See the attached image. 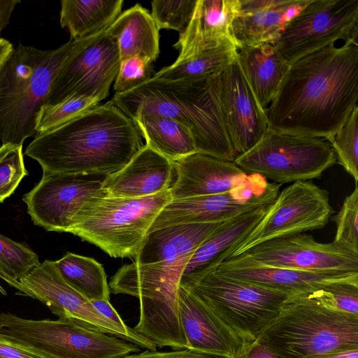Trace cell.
Listing matches in <instances>:
<instances>
[{
	"label": "cell",
	"instance_id": "6da1fadb",
	"mask_svg": "<svg viewBox=\"0 0 358 358\" xmlns=\"http://www.w3.org/2000/svg\"><path fill=\"white\" fill-rule=\"evenodd\" d=\"M357 101L358 44L330 45L290 64L265 110L268 129L329 142Z\"/></svg>",
	"mask_w": 358,
	"mask_h": 358
},
{
	"label": "cell",
	"instance_id": "7a4b0ae2",
	"mask_svg": "<svg viewBox=\"0 0 358 358\" xmlns=\"http://www.w3.org/2000/svg\"><path fill=\"white\" fill-rule=\"evenodd\" d=\"M143 145L134 121L109 101L36 135L24 155L43 173L108 176L127 165Z\"/></svg>",
	"mask_w": 358,
	"mask_h": 358
},
{
	"label": "cell",
	"instance_id": "3957f363",
	"mask_svg": "<svg viewBox=\"0 0 358 358\" xmlns=\"http://www.w3.org/2000/svg\"><path fill=\"white\" fill-rule=\"evenodd\" d=\"M105 31L70 39L54 50H43L21 44L13 49L0 67L2 145H23L27 138L37 134V115L46 103L58 72L71 57Z\"/></svg>",
	"mask_w": 358,
	"mask_h": 358
},
{
	"label": "cell",
	"instance_id": "277c9868",
	"mask_svg": "<svg viewBox=\"0 0 358 358\" xmlns=\"http://www.w3.org/2000/svg\"><path fill=\"white\" fill-rule=\"evenodd\" d=\"M256 341L280 358H320L358 349V315L334 310L310 294L294 296Z\"/></svg>",
	"mask_w": 358,
	"mask_h": 358
},
{
	"label": "cell",
	"instance_id": "5b68a950",
	"mask_svg": "<svg viewBox=\"0 0 358 358\" xmlns=\"http://www.w3.org/2000/svg\"><path fill=\"white\" fill-rule=\"evenodd\" d=\"M171 200L169 189L141 198L95 196L74 215L66 233L111 257L134 258L154 220Z\"/></svg>",
	"mask_w": 358,
	"mask_h": 358
},
{
	"label": "cell",
	"instance_id": "8992f818",
	"mask_svg": "<svg viewBox=\"0 0 358 358\" xmlns=\"http://www.w3.org/2000/svg\"><path fill=\"white\" fill-rule=\"evenodd\" d=\"M0 341L45 358H122L139 351L73 318L35 320L5 313H0Z\"/></svg>",
	"mask_w": 358,
	"mask_h": 358
},
{
	"label": "cell",
	"instance_id": "52a82bcc",
	"mask_svg": "<svg viewBox=\"0 0 358 358\" xmlns=\"http://www.w3.org/2000/svg\"><path fill=\"white\" fill-rule=\"evenodd\" d=\"M245 173H257L278 184L319 178L336 163L324 138L267 129L261 140L233 162Z\"/></svg>",
	"mask_w": 358,
	"mask_h": 358
},
{
	"label": "cell",
	"instance_id": "ba28073f",
	"mask_svg": "<svg viewBox=\"0 0 358 358\" xmlns=\"http://www.w3.org/2000/svg\"><path fill=\"white\" fill-rule=\"evenodd\" d=\"M246 344L278 314L292 295L228 278L213 271L189 288Z\"/></svg>",
	"mask_w": 358,
	"mask_h": 358
},
{
	"label": "cell",
	"instance_id": "9c48e42d",
	"mask_svg": "<svg viewBox=\"0 0 358 358\" xmlns=\"http://www.w3.org/2000/svg\"><path fill=\"white\" fill-rule=\"evenodd\" d=\"M221 73L192 79L151 77L147 80L185 113L197 152L234 162L236 157L220 101Z\"/></svg>",
	"mask_w": 358,
	"mask_h": 358
},
{
	"label": "cell",
	"instance_id": "30bf717a",
	"mask_svg": "<svg viewBox=\"0 0 358 358\" xmlns=\"http://www.w3.org/2000/svg\"><path fill=\"white\" fill-rule=\"evenodd\" d=\"M333 213L327 190L310 180L292 182L279 192L260 222L242 240L232 245L222 259L240 255L273 238L322 229Z\"/></svg>",
	"mask_w": 358,
	"mask_h": 358
},
{
	"label": "cell",
	"instance_id": "8fae6325",
	"mask_svg": "<svg viewBox=\"0 0 358 358\" xmlns=\"http://www.w3.org/2000/svg\"><path fill=\"white\" fill-rule=\"evenodd\" d=\"M358 0H310L272 43L289 64L335 45L357 43Z\"/></svg>",
	"mask_w": 358,
	"mask_h": 358
},
{
	"label": "cell",
	"instance_id": "7c38bea8",
	"mask_svg": "<svg viewBox=\"0 0 358 358\" xmlns=\"http://www.w3.org/2000/svg\"><path fill=\"white\" fill-rule=\"evenodd\" d=\"M280 185L268 182L257 173H250L248 181L227 192L172 199L158 214L148 233L179 224L225 222L273 203Z\"/></svg>",
	"mask_w": 358,
	"mask_h": 358
},
{
	"label": "cell",
	"instance_id": "4fadbf2b",
	"mask_svg": "<svg viewBox=\"0 0 358 358\" xmlns=\"http://www.w3.org/2000/svg\"><path fill=\"white\" fill-rule=\"evenodd\" d=\"M106 176L43 172L41 180L22 200L36 225L49 231L66 232L73 217L87 201L106 195L102 189Z\"/></svg>",
	"mask_w": 358,
	"mask_h": 358
},
{
	"label": "cell",
	"instance_id": "5bb4252c",
	"mask_svg": "<svg viewBox=\"0 0 358 358\" xmlns=\"http://www.w3.org/2000/svg\"><path fill=\"white\" fill-rule=\"evenodd\" d=\"M120 61L117 41L106 30L59 70L45 104H55L73 96L106 99Z\"/></svg>",
	"mask_w": 358,
	"mask_h": 358
},
{
	"label": "cell",
	"instance_id": "9a60e30c",
	"mask_svg": "<svg viewBox=\"0 0 358 358\" xmlns=\"http://www.w3.org/2000/svg\"><path fill=\"white\" fill-rule=\"evenodd\" d=\"M241 255L266 266L315 272H358V253L298 234L259 243Z\"/></svg>",
	"mask_w": 358,
	"mask_h": 358
},
{
	"label": "cell",
	"instance_id": "2e32d148",
	"mask_svg": "<svg viewBox=\"0 0 358 358\" xmlns=\"http://www.w3.org/2000/svg\"><path fill=\"white\" fill-rule=\"evenodd\" d=\"M24 295L45 304L59 318H73L85 327L126 340L125 334L101 315L91 301L60 275L55 261L45 260L20 280Z\"/></svg>",
	"mask_w": 358,
	"mask_h": 358
},
{
	"label": "cell",
	"instance_id": "e0dca14e",
	"mask_svg": "<svg viewBox=\"0 0 358 358\" xmlns=\"http://www.w3.org/2000/svg\"><path fill=\"white\" fill-rule=\"evenodd\" d=\"M224 277L274 289L292 296L327 289L337 283H358V272L295 270L259 264L240 255L213 270Z\"/></svg>",
	"mask_w": 358,
	"mask_h": 358
},
{
	"label": "cell",
	"instance_id": "ac0fdd59",
	"mask_svg": "<svg viewBox=\"0 0 358 358\" xmlns=\"http://www.w3.org/2000/svg\"><path fill=\"white\" fill-rule=\"evenodd\" d=\"M220 101L231 146L237 157L253 148L268 129L260 107L236 61L220 74Z\"/></svg>",
	"mask_w": 358,
	"mask_h": 358
},
{
	"label": "cell",
	"instance_id": "d6986e66",
	"mask_svg": "<svg viewBox=\"0 0 358 358\" xmlns=\"http://www.w3.org/2000/svg\"><path fill=\"white\" fill-rule=\"evenodd\" d=\"M178 313L187 349L222 358H238L249 345L199 297L182 286Z\"/></svg>",
	"mask_w": 358,
	"mask_h": 358
},
{
	"label": "cell",
	"instance_id": "ffe728a7",
	"mask_svg": "<svg viewBox=\"0 0 358 358\" xmlns=\"http://www.w3.org/2000/svg\"><path fill=\"white\" fill-rule=\"evenodd\" d=\"M172 162L175 171L169 189L172 199L227 192L245 183L250 176L233 162L197 152Z\"/></svg>",
	"mask_w": 358,
	"mask_h": 358
},
{
	"label": "cell",
	"instance_id": "44dd1931",
	"mask_svg": "<svg viewBox=\"0 0 358 358\" xmlns=\"http://www.w3.org/2000/svg\"><path fill=\"white\" fill-rule=\"evenodd\" d=\"M174 178L173 162L145 144L121 170L106 177L102 189L110 197L141 198L169 189Z\"/></svg>",
	"mask_w": 358,
	"mask_h": 358
},
{
	"label": "cell",
	"instance_id": "7402d4cb",
	"mask_svg": "<svg viewBox=\"0 0 358 358\" xmlns=\"http://www.w3.org/2000/svg\"><path fill=\"white\" fill-rule=\"evenodd\" d=\"M238 8V0H197L189 24L173 45L179 51L173 64L232 41L231 28Z\"/></svg>",
	"mask_w": 358,
	"mask_h": 358
},
{
	"label": "cell",
	"instance_id": "603a6c76",
	"mask_svg": "<svg viewBox=\"0 0 358 358\" xmlns=\"http://www.w3.org/2000/svg\"><path fill=\"white\" fill-rule=\"evenodd\" d=\"M271 204L223 222L189 257L182 273L180 286L189 288L213 271L222 262L224 253L254 229Z\"/></svg>",
	"mask_w": 358,
	"mask_h": 358
},
{
	"label": "cell",
	"instance_id": "cb8c5ba5",
	"mask_svg": "<svg viewBox=\"0 0 358 358\" xmlns=\"http://www.w3.org/2000/svg\"><path fill=\"white\" fill-rule=\"evenodd\" d=\"M231 28L238 48L273 43L287 24L285 12L292 0H238Z\"/></svg>",
	"mask_w": 358,
	"mask_h": 358
},
{
	"label": "cell",
	"instance_id": "d4e9b609",
	"mask_svg": "<svg viewBox=\"0 0 358 358\" xmlns=\"http://www.w3.org/2000/svg\"><path fill=\"white\" fill-rule=\"evenodd\" d=\"M236 61L265 111L278 94L290 64L271 43L238 48Z\"/></svg>",
	"mask_w": 358,
	"mask_h": 358
},
{
	"label": "cell",
	"instance_id": "484cf974",
	"mask_svg": "<svg viewBox=\"0 0 358 358\" xmlns=\"http://www.w3.org/2000/svg\"><path fill=\"white\" fill-rule=\"evenodd\" d=\"M117 41L120 60L140 57L152 63L159 54V29L141 4L121 13L106 29Z\"/></svg>",
	"mask_w": 358,
	"mask_h": 358
},
{
	"label": "cell",
	"instance_id": "4316f807",
	"mask_svg": "<svg viewBox=\"0 0 358 358\" xmlns=\"http://www.w3.org/2000/svg\"><path fill=\"white\" fill-rule=\"evenodd\" d=\"M131 119L145 144L171 162L196 152L189 131L178 121L154 113H139Z\"/></svg>",
	"mask_w": 358,
	"mask_h": 358
},
{
	"label": "cell",
	"instance_id": "83f0119b",
	"mask_svg": "<svg viewBox=\"0 0 358 358\" xmlns=\"http://www.w3.org/2000/svg\"><path fill=\"white\" fill-rule=\"evenodd\" d=\"M59 22L79 39L106 30L122 13V0H62Z\"/></svg>",
	"mask_w": 358,
	"mask_h": 358
},
{
	"label": "cell",
	"instance_id": "f1b7e54d",
	"mask_svg": "<svg viewBox=\"0 0 358 358\" xmlns=\"http://www.w3.org/2000/svg\"><path fill=\"white\" fill-rule=\"evenodd\" d=\"M55 262L62 278L89 301H110L107 275L101 264L70 252Z\"/></svg>",
	"mask_w": 358,
	"mask_h": 358
},
{
	"label": "cell",
	"instance_id": "f546056e",
	"mask_svg": "<svg viewBox=\"0 0 358 358\" xmlns=\"http://www.w3.org/2000/svg\"><path fill=\"white\" fill-rule=\"evenodd\" d=\"M237 53V46L232 41H229L186 61L164 67L152 77L166 80H178L220 73L236 61Z\"/></svg>",
	"mask_w": 358,
	"mask_h": 358
},
{
	"label": "cell",
	"instance_id": "4dcf8cb0",
	"mask_svg": "<svg viewBox=\"0 0 358 358\" xmlns=\"http://www.w3.org/2000/svg\"><path fill=\"white\" fill-rule=\"evenodd\" d=\"M40 264L38 256L27 245L0 234V277L24 295L20 279Z\"/></svg>",
	"mask_w": 358,
	"mask_h": 358
},
{
	"label": "cell",
	"instance_id": "1f68e13d",
	"mask_svg": "<svg viewBox=\"0 0 358 358\" xmlns=\"http://www.w3.org/2000/svg\"><path fill=\"white\" fill-rule=\"evenodd\" d=\"M96 97L73 96L55 104H45L36 120L37 134L52 130L99 105ZM36 134V135H37Z\"/></svg>",
	"mask_w": 358,
	"mask_h": 358
},
{
	"label": "cell",
	"instance_id": "d6a6232c",
	"mask_svg": "<svg viewBox=\"0 0 358 358\" xmlns=\"http://www.w3.org/2000/svg\"><path fill=\"white\" fill-rule=\"evenodd\" d=\"M336 162L358 182V106L329 141Z\"/></svg>",
	"mask_w": 358,
	"mask_h": 358
},
{
	"label": "cell",
	"instance_id": "836d02e7",
	"mask_svg": "<svg viewBox=\"0 0 358 358\" xmlns=\"http://www.w3.org/2000/svg\"><path fill=\"white\" fill-rule=\"evenodd\" d=\"M197 0H155L151 15L159 29H173L183 33L193 15Z\"/></svg>",
	"mask_w": 358,
	"mask_h": 358
},
{
	"label": "cell",
	"instance_id": "e575fe53",
	"mask_svg": "<svg viewBox=\"0 0 358 358\" xmlns=\"http://www.w3.org/2000/svg\"><path fill=\"white\" fill-rule=\"evenodd\" d=\"M22 145H0V203L13 194L21 180L28 175Z\"/></svg>",
	"mask_w": 358,
	"mask_h": 358
},
{
	"label": "cell",
	"instance_id": "d590c367",
	"mask_svg": "<svg viewBox=\"0 0 358 358\" xmlns=\"http://www.w3.org/2000/svg\"><path fill=\"white\" fill-rule=\"evenodd\" d=\"M336 224L334 241L358 253V185L343 201L338 213L333 217Z\"/></svg>",
	"mask_w": 358,
	"mask_h": 358
},
{
	"label": "cell",
	"instance_id": "8d00e7d4",
	"mask_svg": "<svg viewBox=\"0 0 358 358\" xmlns=\"http://www.w3.org/2000/svg\"><path fill=\"white\" fill-rule=\"evenodd\" d=\"M310 294L334 310L358 315V283H337Z\"/></svg>",
	"mask_w": 358,
	"mask_h": 358
},
{
	"label": "cell",
	"instance_id": "74e56055",
	"mask_svg": "<svg viewBox=\"0 0 358 358\" xmlns=\"http://www.w3.org/2000/svg\"><path fill=\"white\" fill-rule=\"evenodd\" d=\"M151 64L137 56L122 59L114 81L115 93L125 92L151 78Z\"/></svg>",
	"mask_w": 358,
	"mask_h": 358
},
{
	"label": "cell",
	"instance_id": "f35d334b",
	"mask_svg": "<svg viewBox=\"0 0 358 358\" xmlns=\"http://www.w3.org/2000/svg\"><path fill=\"white\" fill-rule=\"evenodd\" d=\"M122 358H222L189 349L176 350L169 352L145 350L141 353L130 354Z\"/></svg>",
	"mask_w": 358,
	"mask_h": 358
},
{
	"label": "cell",
	"instance_id": "ab89813d",
	"mask_svg": "<svg viewBox=\"0 0 358 358\" xmlns=\"http://www.w3.org/2000/svg\"><path fill=\"white\" fill-rule=\"evenodd\" d=\"M0 358H45L18 346L0 341Z\"/></svg>",
	"mask_w": 358,
	"mask_h": 358
},
{
	"label": "cell",
	"instance_id": "60d3db41",
	"mask_svg": "<svg viewBox=\"0 0 358 358\" xmlns=\"http://www.w3.org/2000/svg\"><path fill=\"white\" fill-rule=\"evenodd\" d=\"M238 358H280L256 341L249 345Z\"/></svg>",
	"mask_w": 358,
	"mask_h": 358
},
{
	"label": "cell",
	"instance_id": "b9f144b4",
	"mask_svg": "<svg viewBox=\"0 0 358 358\" xmlns=\"http://www.w3.org/2000/svg\"><path fill=\"white\" fill-rule=\"evenodd\" d=\"M20 0H0V37L2 30L7 27L12 13Z\"/></svg>",
	"mask_w": 358,
	"mask_h": 358
},
{
	"label": "cell",
	"instance_id": "7bdbcfd3",
	"mask_svg": "<svg viewBox=\"0 0 358 358\" xmlns=\"http://www.w3.org/2000/svg\"><path fill=\"white\" fill-rule=\"evenodd\" d=\"M14 48L8 40L0 37V67L8 58Z\"/></svg>",
	"mask_w": 358,
	"mask_h": 358
},
{
	"label": "cell",
	"instance_id": "ee69618b",
	"mask_svg": "<svg viewBox=\"0 0 358 358\" xmlns=\"http://www.w3.org/2000/svg\"><path fill=\"white\" fill-rule=\"evenodd\" d=\"M320 358H358V349L339 351Z\"/></svg>",
	"mask_w": 358,
	"mask_h": 358
},
{
	"label": "cell",
	"instance_id": "f6af8a7d",
	"mask_svg": "<svg viewBox=\"0 0 358 358\" xmlns=\"http://www.w3.org/2000/svg\"><path fill=\"white\" fill-rule=\"evenodd\" d=\"M0 292H1L3 294H6V292L1 286H0Z\"/></svg>",
	"mask_w": 358,
	"mask_h": 358
}]
</instances>
